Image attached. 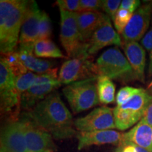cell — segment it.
Masks as SVG:
<instances>
[{
	"instance_id": "obj_2",
	"label": "cell",
	"mask_w": 152,
	"mask_h": 152,
	"mask_svg": "<svg viewBox=\"0 0 152 152\" xmlns=\"http://www.w3.org/2000/svg\"><path fill=\"white\" fill-rule=\"evenodd\" d=\"M26 0L0 1L1 54L14 51L19 42L20 29L29 5Z\"/></svg>"
},
{
	"instance_id": "obj_9",
	"label": "cell",
	"mask_w": 152,
	"mask_h": 152,
	"mask_svg": "<svg viewBox=\"0 0 152 152\" xmlns=\"http://www.w3.org/2000/svg\"><path fill=\"white\" fill-rule=\"evenodd\" d=\"M85 52L69 58L63 63L58 73V80L61 84L70 85L75 82L97 77L94 73V63Z\"/></svg>"
},
{
	"instance_id": "obj_29",
	"label": "cell",
	"mask_w": 152,
	"mask_h": 152,
	"mask_svg": "<svg viewBox=\"0 0 152 152\" xmlns=\"http://www.w3.org/2000/svg\"><path fill=\"white\" fill-rule=\"evenodd\" d=\"M56 5L59 10L70 11V12H79L80 0H57Z\"/></svg>"
},
{
	"instance_id": "obj_30",
	"label": "cell",
	"mask_w": 152,
	"mask_h": 152,
	"mask_svg": "<svg viewBox=\"0 0 152 152\" xmlns=\"http://www.w3.org/2000/svg\"><path fill=\"white\" fill-rule=\"evenodd\" d=\"M102 7L100 0H80V11H99Z\"/></svg>"
},
{
	"instance_id": "obj_15",
	"label": "cell",
	"mask_w": 152,
	"mask_h": 152,
	"mask_svg": "<svg viewBox=\"0 0 152 152\" xmlns=\"http://www.w3.org/2000/svg\"><path fill=\"white\" fill-rule=\"evenodd\" d=\"M77 149L82 150L91 146L104 144L118 145L123 141V134L113 130H98L93 132H77Z\"/></svg>"
},
{
	"instance_id": "obj_8",
	"label": "cell",
	"mask_w": 152,
	"mask_h": 152,
	"mask_svg": "<svg viewBox=\"0 0 152 152\" xmlns=\"http://www.w3.org/2000/svg\"><path fill=\"white\" fill-rule=\"evenodd\" d=\"M0 97L1 113L10 114L13 121H16L20 98L16 90V77L2 60L0 61Z\"/></svg>"
},
{
	"instance_id": "obj_4",
	"label": "cell",
	"mask_w": 152,
	"mask_h": 152,
	"mask_svg": "<svg viewBox=\"0 0 152 152\" xmlns=\"http://www.w3.org/2000/svg\"><path fill=\"white\" fill-rule=\"evenodd\" d=\"M152 102V95L147 90H140L128 102L113 109L115 128L125 130L141 121L144 111Z\"/></svg>"
},
{
	"instance_id": "obj_5",
	"label": "cell",
	"mask_w": 152,
	"mask_h": 152,
	"mask_svg": "<svg viewBox=\"0 0 152 152\" xmlns=\"http://www.w3.org/2000/svg\"><path fill=\"white\" fill-rule=\"evenodd\" d=\"M96 81L97 77H91L71 83L63 89L64 95L73 113L85 111L100 103Z\"/></svg>"
},
{
	"instance_id": "obj_16",
	"label": "cell",
	"mask_w": 152,
	"mask_h": 152,
	"mask_svg": "<svg viewBox=\"0 0 152 152\" xmlns=\"http://www.w3.org/2000/svg\"><path fill=\"white\" fill-rule=\"evenodd\" d=\"M42 12L35 1H30L20 29L19 45L35 44L38 39V30Z\"/></svg>"
},
{
	"instance_id": "obj_23",
	"label": "cell",
	"mask_w": 152,
	"mask_h": 152,
	"mask_svg": "<svg viewBox=\"0 0 152 152\" xmlns=\"http://www.w3.org/2000/svg\"><path fill=\"white\" fill-rule=\"evenodd\" d=\"M1 60H2L8 66L15 77H18L28 72V70L25 67L20 60L17 50L1 54Z\"/></svg>"
},
{
	"instance_id": "obj_21",
	"label": "cell",
	"mask_w": 152,
	"mask_h": 152,
	"mask_svg": "<svg viewBox=\"0 0 152 152\" xmlns=\"http://www.w3.org/2000/svg\"><path fill=\"white\" fill-rule=\"evenodd\" d=\"M33 53L38 58H67L51 39H37L34 44Z\"/></svg>"
},
{
	"instance_id": "obj_32",
	"label": "cell",
	"mask_w": 152,
	"mask_h": 152,
	"mask_svg": "<svg viewBox=\"0 0 152 152\" xmlns=\"http://www.w3.org/2000/svg\"><path fill=\"white\" fill-rule=\"evenodd\" d=\"M140 7V1L139 0H123L121 1L120 9H125L134 14Z\"/></svg>"
},
{
	"instance_id": "obj_27",
	"label": "cell",
	"mask_w": 152,
	"mask_h": 152,
	"mask_svg": "<svg viewBox=\"0 0 152 152\" xmlns=\"http://www.w3.org/2000/svg\"><path fill=\"white\" fill-rule=\"evenodd\" d=\"M140 90V88H135L130 86H126L123 87L117 93L115 102L117 106H121L125 103L130 99L133 95H134L137 92Z\"/></svg>"
},
{
	"instance_id": "obj_33",
	"label": "cell",
	"mask_w": 152,
	"mask_h": 152,
	"mask_svg": "<svg viewBox=\"0 0 152 152\" xmlns=\"http://www.w3.org/2000/svg\"><path fill=\"white\" fill-rule=\"evenodd\" d=\"M141 44L144 49H147L148 52L152 50V18H151V26L149 31L146 33L144 37L141 40Z\"/></svg>"
},
{
	"instance_id": "obj_28",
	"label": "cell",
	"mask_w": 152,
	"mask_h": 152,
	"mask_svg": "<svg viewBox=\"0 0 152 152\" xmlns=\"http://www.w3.org/2000/svg\"><path fill=\"white\" fill-rule=\"evenodd\" d=\"M121 4V1L120 0H102V9L113 20L119 10Z\"/></svg>"
},
{
	"instance_id": "obj_3",
	"label": "cell",
	"mask_w": 152,
	"mask_h": 152,
	"mask_svg": "<svg viewBox=\"0 0 152 152\" xmlns=\"http://www.w3.org/2000/svg\"><path fill=\"white\" fill-rule=\"evenodd\" d=\"M96 76L104 75L111 80L128 81L136 79L127 58L118 47L106 49L94 64Z\"/></svg>"
},
{
	"instance_id": "obj_37",
	"label": "cell",
	"mask_w": 152,
	"mask_h": 152,
	"mask_svg": "<svg viewBox=\"0 0 152 152\" xmlns=\"http://www.w3.org/2000/svg\"><path fill=\"white\" fill-rule=\"evenodd\" d=\"M0 152H11V151H9V150L6 149H4V148H1V149H0Z\"/></svg>"
},
{
	"instance_id": "obj_11",
	"label": "cell",
	"mask_w": 152,
	"mask_h": 152,
	"mask_svg": "<svg viewBox=\"0 0 152 152\" xmlns=\"http://www.w3.org/2000/svg\"><path fill=\"white\" fill-rule=\"evenodd\" d=\"M111 45L122 47L123 41L112 26L110 17L104 14L99 26L86 44L87 54L92 56L100 49Z\"/></svg>"
},
{
	"instance_id": "obj_1",
	"label": "cell",
	"mask_w": 152,
	"mask_h": 152,
	"mask_svg": "<svg viewBox=\"0 0 152 152\" xmlns=\"http://www.w3.org/2000/svg\"><path fill=\"white\" fill-rule=\"evenodd\" d=\"M22 118L47 131L56 140H66L77 134L72 114L56 91L23 113Z\"/></svg>"
},
{
	"instance_id": "obj_18",
	"label": "cell",
	"mask_w": 152,
	"mask_h": 152,
	"mask_svg": "<svg viewBox=\"0 0 152 152\" xmlns=\"http://www.w3.org/2000/svg\"><path fill=\"white\" fill-rule=\"evenodd\" d=\"M34 44L19 45L18 51L20 60L28 71L39 74L47 73L53 68V63L50 61L41 59L33 53Z\"/></svg>"
},
{
	"instance_id": "obj_24",
	"label": "cell",
	"mask_w": 152,
	"mask_h": 152,
	"mask_svg": "<svg viewBox=\"0 0 152 152\" xmlns=\"http://www.w3.org/2000/svg\"><path fill=\"white\" fill-rule=\"evenodd\" d=\"M37 76V74L28 71L26 74L16 77V87L20 98H21L22 94L33 85Z\"/></svg>"
},
{
	"instance_id": "obj_7",
	"label": "cell",
	"mask_w": 152,
	"mask_h": 152,
	"mask_svg": "<svg viewBox=\"0 0 152 152\" xmlns=\"http://www.w3.org/2000/svg\"><path fill=\"white\" fill-rule=\"evenodd\" d=\"M60 41L69 58L87 51L79 32L77 12L60 10Z\"/></svg>"
},
{
	"instance_id": "obj_25",
	"label": "cell",
	"mask_w": 152,
	"mask_h": 152,
	"mask_svg": "<svg viewBox=\"0 0 152 152\" xmlns=\"http://www.w3.org/2000/svg\"><path fill=\"white\" fill-rule=\"evenodd\" d=\"M52 28L51 19L49 15L45 11H42L39 25L37 39H50V37H52Z\"/></svg>"
},
{
	"instance_id": "obj_34",
	"label": "cell",
	"mask_w": 152,
	"mask_h": 152,
	"mask_svg": "<svg viewBox=\"0 0 152 152\" xmlns=\"http://www.w3.org/2000/svg\"><path fill=\"white\" fill-rule=\"evenodd\" d=\"M142 120L152 126V102L146 109Z\"/></svg>"
},
{
	"instance_id": "obj_19",
	"label": "cell",
	"mask_w": 152,
	"mask_h": 152,
	"mask_svg": "<svg viewBox=\"0 0 152 152\" xmlns=\"http://www.w3.org/2000/svg\"><path fill=\"white\" fill-rule=\"evenodd\" d=\"M123 140L152 152V126L141 120L128 132L123 133Z\"/></svg>"
},
{
	"instance_id": "obj_14",
	"label": "cell",
	"mask_w": 152,
	"mask_h": 152,
	"mask_svg": "<svg viewBox=\"0 0 152 152\" xmlns=\"http://www.w3.org/2000/svg\"><path fill=\"white\" fill-rule=\"evenodd\" d=\"M1 148L11 152H27L25 137V122L23 119L12 121L2 128Z\"/></svg>"
},
{
	"instance_id": "obj_26",
	"label": "cell",
	"mask_w": 152,
	"mask_h": 152,
	"mask_svg": "<svg viewBox=\"0 0 152 152\" xmlns=\"http://www.w3.org/2000/svg\"><path fill=\"white\" fill-rule=\"evenodd\" d=\"M133 14L128 10L119 9L113 19L114 26L118 34H122L127 25L132 18Z\"/></svg>"
},
{
	"instance_id": "obj_12",
	"label": "cell",
	"mask_w": 152,
	"mask_h": 152,
	"mask_svg": "<svg viewBox=\"0 0 152 152\" xmlns=\"http://www.w3.org/2000/svg\"><path fill=\"white\" fill-rule=\"evenodd\" d=\"M152 18V1L144 4L132 15L121 34L123 42H137L147 33Z\"/></svg>"
},
{
	"instance_id": "obj_35",
	"label": "cell",
	"mask_w": 152,
	"mask_h": 152,
	"mask_svg": "<svg viewBox=\"0 0 152 152\" xmlns=\"http://www.w3.org/2000/svg\"><path fill=\"white\" fill-rule=\"evenodd\" d=\"M148 74H149V77L152 76V50L150 52L149 55V69H148Z\"/></svg>"
},
{
	"instance_id": "obj_22",
	"label": "cell",
	"mask_w": 152,
	"mask_h": 152,
	"mask_svg": "<svg viewBox=\"0 0 152 152\" xmlns=\"http://www.w3.org/2000/svg\"><path fill=\"white\" fill-rule=\"evenodd\" d=\"M96 88L101 104L106 105L115 102V86L109 77L104 75L97 76Z\"/></svg>"
},
{
	"instance_id": "obj_6",
	"label": "cell",
	"mask_w": 152,
	"mask_h": 152,
	"mask_svg": "<svg viewBox=\"0 0 152 152\" xmlns=\"http://www.w3.org/2000/svg\"><path fill=\"white\" fill-rule=\"evenodd\" d=\"M56 68L47 73L38 74L33 85L22 94L20 98V109L28 111L42 101L56 89L61 86L58 80Z\"/></svg>"
},
{
	"instance_id": "obj_36",
	"label": "cell",
	"mask_w": 152,
	"mask_h": 152,
	"mask_svg": "<svg viewBox=\"0 0 152 152\" xmlns=\"http://www.w3.org/2000/svg\"><path fill=\"white\" fill-rule=\"evenodd\" d=\"M147 92L149 93L150 94L152 95V80L151 81V83H149V85L147 86Z\"/></svg>"
},
{
	"instance_id": "obj_17",
	"label": "cell",
	"mask_w": 152,
	"mask_h": 152,
	"mask_svg": "<svg viewBox=\"0 0 152 152\" xmlns=\"http://www.w3.org/2000/svg\"><path fill=\"white\" fill-rule=\"evenodd\" d=\"M123 49L137 80L144 81L146 53L144 47L137 42H123Z\"/></svg>"
},
{
	"instance_id": "obj_20",
	"label": "cell",
	"mask_w": 152,
	"mask_h": 152,
	"mask_svg": "<svg viewBox=\"0 0 152 152\" xmlns=\"http://www.w3.org/2000/svg\"><path fill=\"white\" fill-rule=\"evenodd\" d=\"M104 14L99 11H80L77 12V25L81 40L87 44L102 22Z\"/></svg>"
},
{
	"instance_id": "obj_31",
	"label": "cell",
	"mask_w": 152,
	"mask_h": 152,
	"mask_svg": "<svg viewBox=\"0 0 152 152\" xmlns=\"http://www.w3.org/2000/svg\"><path fill=\"white\" fill-rule=\"evenodd\" d=\"M113 152H149L146 149L138 147L132 142L123 140L120 143Z\"/></svg>"
},
{
	"instance_id": "obj_10",
	"label": "cell",
	"mask_w": 152,
	"mask_h": 152,
	"mask_svg": "<svg viewBox=\"0 0 152 152\" xmlns=\"http://www.w3.org/2000/svg\"><path fill=\"white\" fill-rule=\"evenodd\" d=\"M74 126L77 132L113 130L115 128L113 109L105 106L96 108L85 116L75 119Z\"/></svg>"
},
{
	"instance_id": "obj_13",
	"label": "cell",
	"mask_w": 152,
	"mask_h": 152,
	"mask_svg": "<svg viewBox=\"0 0 152 152\" xmlns=\"http://www.w3.org/2000/svg\"><path fill=\"white\" fill-rule=\"evenodd\" d=\"M25 122V137L27 152H55L57 150L53 137L47 131L21 118Z\"/></svg>"
}]
</instances>
